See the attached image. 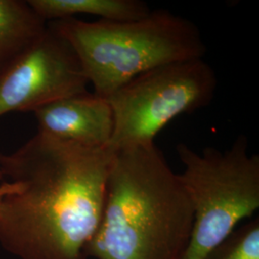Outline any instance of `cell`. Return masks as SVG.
<instances>
[{
  "label": "cell",
  "instance_id": "obj_1",
  "mask_svg": "<svg viewBox=\"0 0 259 259\" xmlns=\"http://www.w3.org/2000/svg\"><path fill=\"white\" fill-rule=\"evenodd\" d=\"M113 153L37 133L0 154V246L17 259H88Z\"/></svg>",
  "mask_w": 259,
  "mask_h": 259
},
{
  "label": "cell",
  "instance_id": "obj_2",
  "mask_svg": "<svg viewBox=\"0 0 259 259\" xmlns=\"http://www.w3.org/2000/svg\"><path fill=\"white\" fill-rule=\"evenodd\" d=\"M193 211L156 144L113 153L99 226L87 258L181 259Z\"/></svg>",
  "mask_w": 259,
  "mask_h": 259
},
{
  "label": "cell",
  "instance_id": "obj_3",
  "mask_svg": "<svg viewBox=\"0 0 259 259\" xmlns=\"http://www.w3.org/2000/svg\"><path fill=\"white\" fill-rule=\"evenodd\" d=\"M47 24L73 48L93 93L104 98L151 69L206 52L194 22L166 10L126 22L70 18Z\"/></svg>",
  "mask_w": 259,
  "mask_h": 259
},
{
  "label": "cell",
  "instance_id": "obj_4",
  "mask_svg": "<svg viewBox=\"0 0 259 259\" xmlns=\"http://www.w3.org/2000/svg\"><path fill=\"white\" fill-rule=\"evenodd\" d=\"M184 170L179 174L193 211L189 242L181 259H204L238 224L259 208V156L249 153L241 135L231 147L201 153L177 145Z\"/></svg>",
  "mask_w": 259,
  "mask_h": 259
},
{
  "label": "cell",
  "instance_id": "obj_5",
  "mask_svg": "<svg viewBox=\"0 0 259 259\" xmlns=\"http://www.w3.org/2000/svg\"><path fill=\"white\" fill-rule=\"evenodd\" d=\"M217 83L203 58L161 65L134 78L107 98L114 121L108 149L114 153L154 145L169 122L208 106Z\"/></svg>",
  "mask_w": 259,
  "mask_h": 259
},
{
  "label": "cell",
  "instance_id": "obj_6",
  "mask_svg": "<svg viewBox=\"0 0 259 259\" xmlns=\"http://www.w3.org/2000/svg\"><path fill=\"white\" fill-rule=\"evenodd\" d=\"M89 84L73 48L48 26L27 52L0 73V116L17 111L34 112L89 92Z\"/></svg>",
  "mask_w": 259,
  "mask_h": 259
},
{
  "label": "cell",
  "instance_id": "obj_7",
  "mask_svg": "<svg viewBox=\"0 0 259 259\" xmlns=\"http://www.w3.org/2000/svg\"><path fill=\"white\" fill-rule=\"evenodd\" d=\"M37 133L89 148L108 149L113 134V113L107 98L76 94L34 111Z\"/></svg>",
  "mask_w": 259,
  "mask_h": 259
},
{
  "label": "cell",
  "instance_id": "obj_8",
  "mask_svg": "<svg viewBox=\"0 0 259 259\" xmlns=\"http://www.w3.org/2000/svg\"><path fill=\"white\" fill-rule=\"evenodd\" d=\"M47 28L28 1L0 0V73L27 52Z\"/></svg>",
  "mask_w": 259,
  "mask_h": 259
},
{
  "label": "cell",
  "instance_id": "obj_9",
  "mask_svg": "<svg viewBox=\"0 0 259 259\" xmlns=\"http://www.w3.org/2000/svg\"><path fill=\"white\" fill-rule=\"evenodd\" d=\"M30 6L45 21L51 22L91 15L100 20L126 22L148 16L152 9L141 0H28Z\"/></svg>",
  "mask_w": 259,
  "mask_h": 259
},
{
  "label": "cell",
  "instance_id": "obj_10",
  "mask_svg": "<svg viewBox=\"0 0 259 259\" xmlns=\"http://www.w3.org/2000/svg\"><path fill=\"white\" fill-rule=\"evenodd\" d=\"M204 259H259V219L237 228Z\"/></svg>",
  "mask_w": 259,
  "mask_h": 259
},
{
  "label": "cell",
  "instance_id": "obj_11",
  "mask_svg": "<svg viewBox=\"0 0 259 259\" xmlns=\"http://www.w3.org/2000/svg\"><path fill=\"white\" fill-rule=\"evenodd\" d=\"M4 193H5V185L3 183H1V185H0V199Z\"/></svg>",
  "mask_w": 259,
  "mask_h": 259
},
{
  "label": "cell",
  "instance_id": "obj_12",
  "mask_svg": "<svg viewBox=\"0 0 259 259\" xmlns=\"http://www.w3.org/2000/svg\"><path fill=\"white\" fill-rule=\"evenodd\" d=\"M2 180H3V178H2V175H1V172H0V182H2Z\"/></svg>",
  "mask_w": 259,
  "mask_h": 259
}]
</instances>
